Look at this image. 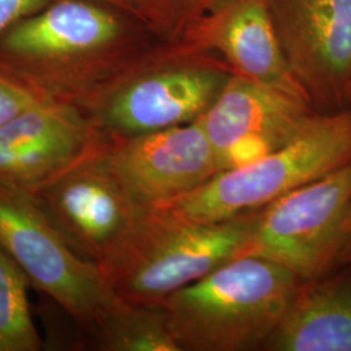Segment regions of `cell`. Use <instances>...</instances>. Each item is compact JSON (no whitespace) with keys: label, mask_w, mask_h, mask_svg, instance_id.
I'll list each match as a JSON object with an SVG mask.
<instances>
[{"label":"cell","mask_w":351,"mask_h":351,"mask_svg":"<svg viewBox=\"0 0 351 351\" xmlns=\"http://www.w3.org/2000/svg\"><path fill=\"white\" fill-rule=\"evenodd\" d=\"M25 274L0 246V351H39L43 341L33 322Z\"/></svg>","instance_id":"cell-16"},{"label":"cell","mask_w":351,"mask_h":351,"mask_svg":"<svg viewBox=\"0 0 351 351\" xmlns=\"http://www.w3.org/2000/svg\"><path fill=\"white\" fill-rule=\"evenodd\" d=\"M302 282L281 264L243 255L180 289L163 307L181 351L264 350Z\"/></svg>","instance_id":"cell-4"},{"label":"cell","mask_w":351,"mask_h":351,"mask_svg":"<svg viewBox=\"0 0 351 351\" xmlns=\"http://www.w3.org/2000/svg\"><path fill=\"white\" fill-rule=\"evenodd\" d=\"M101 138L81 107L40 101L0 126V178L37 188L85 156Z\"/></svg>","instance_id":"cell-11"},{"label":"cell","mask_w":351,"mask_h":351,"mask_svg":"<svg viewBox=\"0 0 351 351\" xmlns=\"http://www.w3.org/2000/svg\"><path fill=\"white\" fill-rule=\"evenodd\" d=\"M86 342L99 351H181L163 306L119 302L86 333Z\"/></svg>","instance_id":"cell-15"},{"label":"cell","mask_w":351,"mask_h":351,"mask_svg":"<svg viewBox=\"0 0 351 351\" xmlns=\"http://www.w3.org/2000/svg\"><path fill=\"white\" fill-rule=\"evenodd\" d=\"M351 210V162L267 204L243 255L284 265L302 281L337 267Z\"/></svg>","instance_id":"cell-7"},{"label":"cell","mask_w":351,"mask_h":351,"mask_svg":"<svg viewBox=\"0 0 351 351\" xmlns=\"http://www.w3.org/2000/svg\"><path fill=\"white\" fill-rule=\"evenodd\" d=\"M314 112L307 99L232 75L198 123L219 162L221 154L239 141H252L276 150Z\"/></svg>","instance_id":"cell-13"},{"label":"cell","mask_w":351,"mask_h":351,"mask_svg":"<svg viewBox=\"0 0 351 351\" xmlns=\"http://www.w3.org/2000/svg\"><path fill=\"white\" fill-rule=\"evenodd\" d=\"M350 103H351V88H350Z\"/></svg>","instance_id":"cell-22"},{"label":"cell","mask_w":351,"mask_h":351,"mask_svg":"<svg viewBox=\"0 0 351 351\" xmlns=\"http://www.w3.org/2000/svg\"><path fill=\"white\" fill-rule=\"evenodd\" d=\"M110 139L116 167L141 208L182 197L220 172L216 152L198 120Z\"/></svg>","instance_id":"cell-10"},{"label":"cell","mask_w":351,"mask_h":351,"mask_svg":"<svg viewBox=\"0 0 351 351\" xmlns=\"http://www.w3.org/2000/svg\"><path fill=\"white\" fill-rule=\"evenodd\" d=\"M47 99L23 81L0 71V126Z\"/></svg>","instance_id":"cell-18"},{"label":"cell","mask_w":351,"mask_h":351,"mask_svg":"<svg viewBox=\"0 0 351 351\" xmlns=\"http://www.w3.org/2000/svg\"><path fill=\"white\" fill-rule=\"evenodd\" d=\"M343 264H351V210L350 213H349V220H348L343 245H342V249H341L339 255V261H337V267L343 265Z\"/></svg>","instance_id":"cell-20"},{"label":"cell","mask_w":351,"mask_h":351,"mask_svg":"<svg viewBox=\"0 0 351 351\" xmlns=\"http://www.w3.org/2000/svg\"><path fill=\"white\" fill-rule=\"evenodd\" d=\"M30 191L71 249L95 264L125 237L141 211L104 134L85 156Z\"/></svg>","instance_id":"cell-8"},{"label":"cell","mask_w":351,"mask_h":351,"mask_svg":"<svg viewBox=\"0 0 351 351\" xmlns=\"http://www.w3.org/2000/svg\"><path fill=\"white\" fill-rule=\"evenodd\" d=\"M267 351H351V264L302 282Z\"/></svg>","instance_id":"cell-14"},{"label":"cell","mask_w":351,"mask_h":351,"mask_svg":"<svg viewBox=\"0 0 351 351\" xmlns=\"http://www.w3.org/2000/svg\"><path fill=\"white\" fill-rule=\"evenodd\" d=\"M51 0H0V34L32 13L37 12Z\"/></svg>","instance_id":"cell-19"},{"label":"cell","mask_w":351,"mask_h":351,"mask_svg":"<svg viewBox=\"0 0 351 351\" xmlns=\"http://www.w3.org/2000/svg\"><path fill=\"white\" fill-rule=\"evenodd\" d=\"M349 162L351 104L336 112L313 113L281 147L254 163L213 176L191 193L155 206L191 220L221 221L263 208Z\"/></svg>","instance_id":"cell-5"},{"label":"cell","mask_w":351,"mask_h":351,"mask_svg":"<svg viewBox=\"0 0 351 351\" xmlns=\"http://www.w3.org/2000/svg\"><path fill=\"white\" fill-rule=\"evenodd\" d=\"M285 59L316 112L348 107L351 0H269Z\"/></svg>","instance_id":"cell-9"},{"label":"cell","mask_w":351,"mask_h":351,"mask_svg":"<svg viewBox=\"0 0 351 351\" xmlns=\"http://www.w3.org/2000/svg\"><path fill=\"white\" fill-rule=\"evenodd\" d=\"M181 39L221 56L233 75L310 101L289 68L269 0H221Z\"/></svg>","instance_id":"cell-12"},{"label":"cell","mask_w":351,"mask_h":351,"mask_svg":"<svg viewBox=\"0 0 351 351\" xmlns=\"http://www.w3.org/2000/svg\"><path fill=\"white\" fill-rule=\"evenodd\" d=\"M0 246L75 320L82 335L121 301L98 264L82 259L40 210L29 189L0 178Z\"/></svg>","instance_id":"cell-6"},{"label":"cell","mask_w":351,"mask_h":351,"mask_svg":"<svg viewBox=\"0 0 351 351\" xmlns=\"http://www.w3.org/2000/svg\"><path fill=\"white\" fill-rule=\"evenodd\" d=\"M101 3H106V4H110L112 7L116 8H120L125 12L132 13L136 16V11H134V1L133 0H98ZM137 17V16H136Z\"/></svg>","instance_id":"cell-21"},{"label":"cell","mask_w":351,"mask_h":351,"mask_svg":"<svg viewBox=\"0 0 351 351\" xmlns=\"http://www.w3.org/2000/svg\"><path fill=\"white\" fill-rule=\"evenodd\" d=\"M139 21L159 40L181 39L221 0H133Z\"/></svg>","instance_id":"cell-17"},{"label":"cell","mask_w":351,"mask_h":351,"mask_svg":"<svg viewBox=\"0 0 351 351\" xmlns=\"http://www.w3.org/2000/svg\"><path fill=\"white\" fill-rule=\"evenodd\" d=\"M232 75L213 51L184 39H156L81 108L101 134L133 137L197 121Z\"/></svg>","instance_id":"cell-2"},{"label":"cell","mask_w":351,"mask_h":351,"mask_svg":"<svg viewBox=\"0 0 351 351\" xmlns=\"http://www.w3.org/2000/svg\"><path fill=\"white\" fill-rule=\"evenodd\" d=\"M261 210L198 221L159 206L142 207L125 237L98 265L123 301L163 306L180 289L241 256Z\"/></svg>","instance_id":"cell-3"},{"label":"cell","mask_w":351,"mask_h":351,"mask_svg":"<svg viewBox=\"0 0 351 351\" xmlns=\"http://www.w3.org/2000/svg\"><path fill=\"white\" fill-rule=\"evenodd\" d=\"M154 40L134 14L110 4L51 0L0 34V71L81 107Z\"/></svg>","instance_id":"cell-1"}]
</instances>
